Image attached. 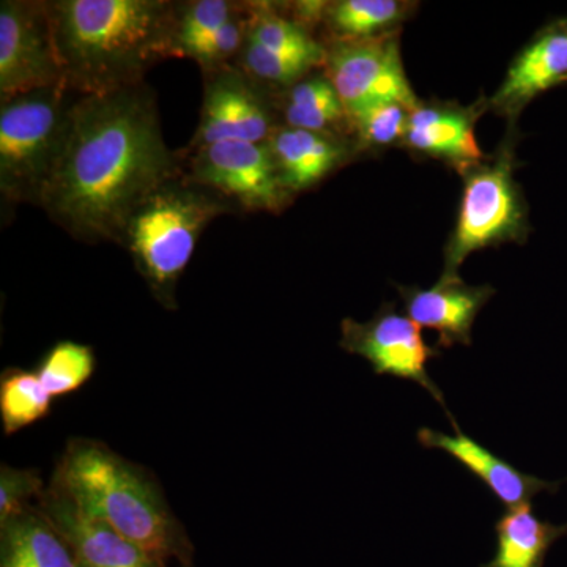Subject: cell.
Returning <instances> with one entry per match:
<instances>
[{
  "instance_id": "obj_1",
  "label": "cell",
  "mask_w": 567,
  "mask_h": 567,
  "mask_svg": "<svg viewBox=\"0 0 567 567\" xmlns=\"http://www.w3.org/2000/svg\"><path fill=\"white\" fill-rule=\"evenodd\" d=\"M181 175L145 84L81 95L39 207L85 244H122L134 210Z\"/></svg>"
},
{
  "instance_id": "obj_2",
  "label": "cell",
  "mask_w": 567,
  "mask_h": 567,
  "mask_svg": "<svg viewBox=\"0 0 567 567\" xmlns=\"http://www.w3.org/2000/svg\"><path fill=\"white\" fill-rule=\"evenodd\" d=\"M66 85L102 95L144 84L145 71L177 58L178 9L164 0L47 2Z\"/></svg>"
},
{
  "instance_id": "obj_3",
  "label": "cell",
  "mask_w": 567,
  "mask_h": 567,
  "mask_svg": "<svg viewBox=\"0 0 567 567\" xmlns=\"http://www.w3.org/2000/svg\"><path fill=\"white\" fill-rule=\"evenodd\" d=\"M59 491L159 565L175 554L173 522L155 488L111 451L93 443L71 447L59 473Z\"/></svg>"
},
{
  "instance_id": "obj_4",
  "label": "cell",
  "mask_w": 567,
  "mask_h": 567,
  "mask_svg": "<svg viewBox=\"0 0 567 567\" xmlns=\"http://www.w3.org/2000/svg\"><path fill=\"white\" fill-rule=\"evenodd\" d=\"M230 208L233 204L219 194L177 175L134 210L121 245L132 252L156 295L173 298L205 227Z\"/></svg>"
},
{
  "instance_id": "obj_5",
  "label": "cell",
  "mask_w": 567,
  "mask_h": 567,
  "mask_svg": "<svg viewBox=\"0 0 567 567\" xmlns=\"http://www.w3.org/2000/svg\"><path fill=\"white\" fill-rule=\"evenodd\" d=\"M80 93L66 84L6 100L0 107V192L7 203L40 205Z\"/></svg>"
},
{
  "instance_id": "obj_6",
  "label": "cell",
  "mask_w": 567,
  "mask_h": 567,
  "mask_svg": "<svg viewBox=\"0 0 567 567\" xmlns=\"http://www.w3.org/2000/svg\"><path fill=\"white\" fill-rule=\"evenodd\" d=\"M66 84L47 2L0 3V99Z\"/></svg>"
},
{
  "instance_id": "obj_7",
  "label": "cell",
  "mask_w": 567,
  "mask_h": 567,
  "mask_svg": "<svg viewBox=\"0 0 567 567\" xmlns=\"http://www.w3.org/2000/svg\"><path fill=\"white\" fill-rule=\"evenodd\" d=\"M188 177L246 210L279 212L290 196L268 142H218L194 148Z\"/></svg>"
},
{
  "instance_id": "obj_8",
  "label": "cell",
  "mask_w": 567,
  "mask_h": 567,
  "mask_svg": "<svg viewBox=\"0 0 567 567\" xmlns=\"http://www.w3.org/2000/svg\"><path fill=\"white\" fill-rule=\"evenodd\" d=\"M324 63L347 115L382 103L401 104L410 112L420 107L406 80L398 41L391 37L342 41L327 52Z\"/></svg>"
},
{
  "instance_id": "obj_9",
  "label": "cell",
  "mask_w": 567,
  "mask_h": 567,
  "mask_svg": "<svg viewBox=\"0 0 567 567\" xmlns=\"http://www.w3.org/2000/svg\"><path fill=\"white\" fill-rule=\"evenodd\" d=\"M524 229V205L506 159L481 167L465 182L461 215L446 252L447 276L470 256Z\"/></svg>"
},
{
  "instance_id": "obj_10",
  "label": "cell",
  "mask_w": 567,
  "mask_h": 567,
  "mask_svg": "<svg viewBox=\"0 0 567 567\" xmlns=\"http://www.w3.org/2000/svg\"><path fill=\"white\" fill-rule=\"evenodd\" d=\"M341 347L369 361L377 375H393L423 386L453 420L442 391L427 374L429 360L440 357L439 350L425 344L420 327L410 317L399 315L393 305H383L379 315L365 323L346 319Z\"/></svg>"
},
{
  "instance_id": "obj_11",
  "label": "cell",
  "mask_w": 567,
  "mask_h": 567,
  "mask_svg": "<svg viewBox=\"0 0 567 567\" xmlns=\"http://www.w3.org/2000/svg\"><path fill=\"white\" fill-rule=\"evenodd\" d=\"M275 133L270 110L245 71H212L205 84L193 148L218 142H268Z\"/></svg>"
},
{
  "instance_id": "obj_12",
  "label": "cell",
  "mask_w": 567,
  "mask_h": 567,
  "mask_svg": "<svg viewBox=\"0 0 567 567\" xmlns=\"http://www.w3.org/2000/svg\"><path fill=\"white\" fill-rule=\"evenodd\" d=\"M47 499L44 517L65 540L78 567H163L110 525L82 513L61 491Z\"/></svg>"
},
{
  "instance_id": "obj_13",
  "label": "cell",
  "mask_w": 567,
  "mask_h": 567,
  "mask_svg": "<svg viewBox=\"0 0 567 567\" xmlns=\"http://www.w3.org/2000/svg\"><path fill=\"white\" fill-rule=\"evenodd\" d=\"M399 292L410 319L440 334V349L472 344L473 323L495 290L488 286H466L458 276L443 275L431 289L399 287Z\"/></svg>"
},
{
  "instance_id": "obj_14",
  "label": "cell",
  "mask_w": 567,
  "mask_h": 567,
  "mask_svg": "<svg viewBox=\"0 0 567 567\" xmlns=\"http://www.w3.org/2000/svg\"><path fill=\"white\" fill-rule=\"evenodd\" d=\"M453 427L456 432L454 435L421 427L417 431V442L427 450L445 451L451 457L456 458L458 464L480 477L503 505L514 509L528 505L529 499L540 492L557 491L559 483H548L520 472L505 458L496 457L486 446L465 435L456 421H453Z\"/></svg>"
},
{
  "instance_id": "obj_15",
  "label": "cell",
  "mask_w": 567,
  "mask_h": 567,
  "mask_svg": "<svg viewBox=\"0 0 567 567\" xmlns=\"http://www.w3.org/2000/svg\"><path fill=\"white\" fill-rule=\"evenodd\" d=\"M567 81V29L551 28L540 33L507 71L495 95L496 106L507 112L524 107L539 93Z\"/></svg>"
},
{
  "instance_id": "obj_16",
  "label": "cell",
  "mask_w": 567,
  "mask_h": 567,
  "mask_svg": "<svg viewBox=\"0 0 567 567\" xmlns=\"http://www.w3.org/2000/svg\"><path fill=\"white\" fill-rule=\"evenodd\" d=\"M284 188L290 194L323 181L344 158V148L324 133L276 130L268 140Z\"/></svg>"
},
{
  "instance_id": "obj_17",
  "label": "cell",
  "mask_w": 567,
  "mask_h": 567,
  "mask_svg": "<svg viewBox=\"0 0 567 567\" xmlns=\"http://www.w3.org/2000/svg\"><path fill=\"white\" fill-rule=\"evenodd\" d=\"M405 141L415 151L451 162L470 164L483 156L472 121L443 107L420 106L410 112Z\"/></svg>"
},
{
  "instance_id": "obj_18",
  "label": "cell",
  "mask_w": 567,
  "mask_h": 567,
  "mask_svg": "<svg viewBox=\"0 0 567 567\" xmlns=\"http://www.w3.org/2000/svg\"><path fill=\"white\" fill-rule=\"evenodd\" d=\"M496 551L481 567H543L551 544L567 533L533 514L529 505L514 507L495 524Z\"/></svg>"
},
{
  "instance_id": "obj_19",
  "label": "cell",
  "mask_w": 567,
  "mask_h": 567,
  "mask_svg": "<svg viewBox=\"0 0 567 567\" xmlns=\"http://www.w3.org/2000/svg\"><path fill=\"white\" fill-rule=\"evenodd\" d=\"M0 567H78L69 546L44 516L22 513L2 525Z\"/></svg>"
},
{
  "instance_id": "obj_20",
  "label": "cell",
  "mask_w": 567,
  "mask_h": 567,
  "mask_svg": "<svg viewBox=\"0 0 567 567\" xmlns=\"http://www.w3.org/2000/svg\"><path fill=\"white\" fill-rule=\"evenodd\" d=\"M287 126L324 133L346 117L347 111L327 76L297 82L286 103Z\"/></svg>"
},
{
  "instance_id": "obj_21",
  "label": "cell",
  "mask_w": 567,
  "mask_h": 567,
  "mask_svg": "<svg viewBox=\"0 0 567 567\" xmlns=\"http://www.w3.org/2000/svg\"><path fill=\"white\" fill-rule=\"evenodd\" d=\"M404 11L395 0H341L330 3L327 21L342 41L365 40L401 20Z\"/></svg>"
},
{
  "instance_id": "obj_22",
  "label": "cell",
  "mask_w": 567,
  "mask_h": 567,
  "mask_svg": "<svg viewBox=\"0 0 567 567\" xmlns=\"http://www.w3.org/2000/svg\"><path fill=\"white\" fill-rule=\"evenodd\" d=\"M52 395L31 372H10L0 385V415L7 434L35 423L50 410Z\"/></svg>"
},
{
  "instance_id": "obj_23",
  "label": "cell",
  "mask_w": 567,
  "mask_h": 567,
  "mask_svg": "<svg viewBox=\"0 0 567 567\" xmlns=\"http://www.w3.org/2000/svg\"><path fill=\"white\" fill-rule=\"evenodd\" d=\"M246 40L259 44L265 50L286 54L311 55L327 61V52L298 21L287 20L271 11H257L248 21Z\"/></svg>"
},
{
  "instance_id": "obj_24",
  "label": "cell",
  "mask_w": 567,
  "mask_h": 567,
  "mask_svg": "<svg viewBox=\"0 0 567 567\" xmlns=\"http://www.w3.org/2000/svg\"><path fill=\"white\" fill-rule=\"evenodd\" d=\"M95 368V357L87 346L62 342L48 353L37 375L52 398L78 390Z\"/></svg>"
},
{
  "instance_id": "obj_25",
  "label": "cell",
  "mask_w": 567,
  "mask_h": 567,
  "mask_svg": "<svg viewBox=\"0 0 567 567\" xmlns=\"http://www.w3.org/2000/svg\"><path fill=\"white\" fill-rule=\"evenodd\" d=\"M244 71L252 80L274 82V84H292L305 78L309 70L319 66L320 59L311 55L286 54L265 50L259 44L246 40L240 52Z\"/></svg>"
},
{
  "instance_id": "obj_26",
  "label": "cell",
  "mask_w": 567,
  "mask_h": 567,
  "mask_svg": "<svg viewBox=\"0 0 567 567\" xmlns=\"http://www.w3.org/2000/svg\"><path fill=\"white\" fill-rule=\"evenodd\" d=\"M238 11L240 7L227 0H197L178 10L177 33H175L177 58H183V52L189 47L219 31Z\"/></svg>"
},
{
  "instance_id": "obj_27",
  "label": "cell",
  "mask_w": 567,
  "mask_h": 567,
  "mask_svg": "<svg viewBox=\"0 0 567 567\" xmlns=\"http://www.w3.org/2000/svg\"><path fill=\"white\" fill-rule=\"evenodd\" d=\"M246 37H248V20L241 11H238L219 31L193 44L183 52V55L200 63L205 71H216L221 69L233 55L240 54Z\"/></svg>"
},
{
  "instance_id": "obj_28",
  "label": "cell",
  "mask_w": 567,
  "mask_h": 567,
  "mask_svg": "<svg viewBox=\"0 0 567 567\" xmlns=\"http://www.w3.org/2000/svg\"><path fill=\"white\" fill-rule=\"evenodd\" d=\"M361 140L372 145H388L405 137L410 111L395 103L374 104L349 115Z\"/></svg>"
},
{
  "instance_id": "obj_29",
  "label": "cell",
  "mask_w": 567,
  "mask_h": 567,
  "mask_svg": "<svg viewBox=\"0 0 567 567\" xmlns=\"http://www.w3.org/2000/svg\"><path fill=\"white\" fill-rule=\"evenodd\" d=\"M40 488L39 477L31 472L2 468L0 476V525L25 513L24 505Z\"/></svg>"
}]
</instances>
